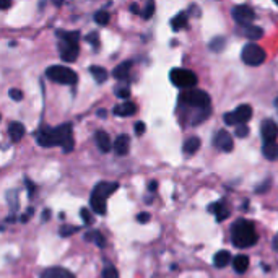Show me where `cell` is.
Returning <instances> with one entry per match:
<instances>
[{
	"label": "cell",
	"instance_id": "obj_1",
	"mask_svg": "<svg viewBox=\"0 0 278 278\" xmlns=\"http://www.w3.org/2000/svg\"><path fill=\"white\" fill-rule=\"evenodd\" d=\"M36 142L41 147H62L65 153H70L74 150V135H72V125L62 124L59 127H41L36 134Z\"/></svg>",
	"mask_w": 278,
	"mask_h": 278
},
{
	"label": "cell",
	"instance_id": "obj_2",
	"mask_svg": "<svg viewBox=\"0 0 278 278\" xmlns=\"http://www.w3.org/2000/svg\"><path fill=\"white\" fill-rule=\"evenodd\" d=\"M231 241L234 246L239 247V249H247V247L256 246L259 241L256 225L244 218L238 220L231 226Z\"/></svg>",
	"mask_w": 278,
	"mask_h": 278
},
{
	"label": "cell",
	"instance_id": "obj_3",
	"mask_svg": "<svg viewBox=\"0 0 278 278\" xmlns=\"http://www.w3.org/2000/svg\"><path fill=\"white\" fill-rule=\"evenodd\" d=\"M119 189V183H99L94 187L92 195H90V205L94 213L98 215H104L106 213V200L109 198L114 192Z\"/></svg>",
	"mask_w": 278,
	"mask_h": 278
},
{
	"label": "cell",
	"instance_id": "obj_4",
	"mask_svg": "<svg viewBox=\"0 0 278 278\" xmlns=\"http://www.w3.org/2000/svg\"><path fill=\"white\" fill-rule=\"evenodd\" d=\"M46 77L51 82L60 85H75L78 82V75L65 65H52L46 70Z\"/></svg>",
	"mask_w": 278,
	"mask_h": 278
},
{
	"label": "cell",
	"instance_id": "obj_5",
	"mask_svg": "<svg viewBox=\"0 0 278 278\" xmlns=\"http://www.w3.org/2000/svg\"><path fill=\"white\" fill-rule=\"evenodd\" d=\"M169 78H171V83L174 87L183 88V90H190L197 85V75L194 72L187 70V69H173L171 74H169Z\"/></svg>",
	"mask_w": 278,
	"mask_h": 278
},
{
	"label": "cell",
	"instance_id": "obj_6",
	"mask_svg": "<svg viewBox=\"0 0 278 278\" xmlns=\"http://www.w3.org/2000/svg\"><path fill=\"white\" fill-rule=\"evenodd\" d=\"M181 102L197 109H205V107H210V96L202 90H192L181 94Z\"/></svg>",
	"mask_w": 278,
	"mask_h": 278
},
{
	"label": "cell",
	"instance_id": "obj_7",
	"mask_svg": "<svg viewBox=\"0 0 278 278\" xmlns=\"http://www.w3.org/2000/svg\"><path fill=\"white\" fill-rule=\"evenodd\" d=\"M241 56H243V60L247 65H252V67H256V65H261L265 62V59H267V54L262 49L261 46L254 44H246L243 47V52H241Z\"/></svg>",
	"mask_w": 278,
	"mask_h": 278
},
{
	"label": "cell",
	"instance_id": "obj_8",
	"mask_svg": "<svg viewBox=\"0 0 278 278\" xmlns=\"http://www.w3.org/2000/svg\"><path fill=\"white\" fill-rule=\"evenodd\" d=\"M251 117H252V107L249 104H241L233 112H226L223 119H225L226 125H239V124H246Z\"/></svg>",
	"mask_w": 278,
	"mask_h": 278
},
{
	"label": "cell",
	"instance_id": "obj_9",
	"mask_svg": "<svg viewBox=\"0 0 278 278\" xmlns=\"http://www.w3.org/2000/svg\"><path fill=\"white\" fill-rule=\"evenodd\" d=\"M233 18L239 26H246V25H251L254 21L256 13H254V10L249 5H236V7L233 8Z\"/></svg>",
	"mask_w": 278,
	"mask_h": 278
},
{
	"label": "cell",
	"instance_id": "obj_10",
	"mask_svg": "<svg viewBox=\"0 0 278 278\" xmlns=\"http://www.w3.org/2000/svg\"><path fill=\"white\" fill-rule=\"evenodd\" d=\"M59 51H60V57H62L64 62H75L78 57V52H80V46H78V42L60 39Z\"/></svg>",
	"mask_w": 278,
	"mask_h": 278
},
{
	"label": "cell",
	"instance_id": "obj_11",
	"mask_svg": "<svg viewBox=\"0 0 278 278\" xmlns=\"http://www.w3.org/2000/svg\"><path fill=\"white\" fill-rule=\"evenodd\" d=\"M213 145L221 152H231L233 150V137L228 134V130H218L216 135L213 137Z\"/></svg>",
	"mask_w": 278,
	"mask_h": 278
},
{
	"label": "cell",
	"instance_id": "obj_12",
	"mask_svg": "<svg viewBox=\"0 0 278 278\" xmlns=\"http://www.w3.org/2000/svg\"><path fill=\"white\" fill-rule=\"evenodd\" d=\"M261 134L264 138V143L265 142H275L277 137H278V125L274 122V120H264L262 127H261Z\"/></svg>",
	"mask_w": 278,
	"mask_h": 278
},
{
	"label": "cell",
	"instance_id": "obj_13",
	"mask_svg": "<svg viewBox=\"0 0 278 278\" xmlns=\"http://www.w3.org/2000/svg\"><path fill=\"white\" fill-rule=\"evenodd\" d=\"M112 148H114V152H116V155L125 156L127 153H129V148H130V137L125 134L119 135L116 138V142L112 143Z\"/></svg>",
	"mask_w": 278,
	"mask_h": 278
},
{
	"label": "cell",
	"instance_id": "obj_14",
	"mask_svg": "<svg viewBox=\"0 0 278 278\" xmlns=\"http://www.w3.org/2000/svg\"><path fill=\"white\" fill-rule=\"evenodd\" d=\"M94 142H96V145H98V148L101 150L102 153L111 152V148H112L111 138H109V135H107L104 130L96 132V134H94Z\"/></svg>",
	"mask_w": 278,
	"mask_h": 278
},
{
	"label": "cell",
	"instance_id": "obj_15",
	"mask_svg": "<svg viewBox=\"0 0 278 278\" xmlns=\"http://www.w3.org/2000/svg\"><path fill=\"white\" fill-rule=\"evenodd\" d=\"M135 112H137V106L132 101L122 102V104H117L114 107V114L120 117H130V116H134Z\"/></svg>",
	"mask_w": 278,
	"mask_h": 278
},
{
	"label": "cell",
	"instance_id": "obj_16",
	"mask_svg": "<svg viewBox=\"0 0 278 278\" xmlns=\"http://www.w3.org/2000/svg\"><path fill=\"white\" fill-rule=\"evenodd\" d=\"M41 278H75L74 274L69 270H65L62 267H52L42 272Z\"/></svg>",
	"mask_w": 278,
	"mask_h": 278
},
{
	"label": "cell",
	"instance_id": "obj_17",
	"mask_svg": "<svg viewBox=\"0 0 278 278\" xmlns=\"http://www.w3.org/2000/svg\"><path fill=\"white\" fill-rule=\"evenodd\" d=\"M208 210L216 216V220H218V221H225L228 216H229V208L226 207L223 200L221 202H216L213 205H210Z\"/></svg>",
	"mask_w": 278,
	"mask_h": 278
},
{
	"label": "cell",
	"instance_id": "obj_18",
	"mask_svg": "<svg viewBox=\"0 0 278 278\" xmlns=\"http://www.w3.org/2000/svg\"><path fill=\"white\" fill-rule=\"evenodd\" d=\"M25 125L21 122H11L8 127V135L11 138V142H20L23 137H25Z\"/></svg>",
	"mask_w": 278,
	"mask_h": 278
},
{
	"label": "cell",
	"instance_id": "obj_19",
	"mask_svg": "<svg viewBox=\"0 0 278 278\" xmlns=\"http://www.w3.org/2000/svg\"><path fill=\"white\" fill-rule=\"evenodd\" d=\"M262 153L269 161L278 160V143L277 142H265L262 147Z\"/></svg>",
	"mask_w": 278,
	"mask_h": 278
},
{
	"label": "cell",
	"instance_id": "obj_20",
	"mask_svg": "<svg viewBox=\"0 0 278 278\" xmlns=\"http://www.w3.org/2000/svg\"><path fill=\"white\" fill-rule=\"evenodd\" d=\"M198 148H200V138L198 137H189L187 140L184 142V147H183V152L185 155H195L198 152Z\"/></svg>",
	"mask_w": 278,
	"mask_h": 278
},
{
	"label": "cell",
	"instance_id": "obj_21",
	"mask_svg": "<svg viewBox=\"0 0 278 278\" xmlns=\"http://www.w3.org/2000/svg\"><path fill=\"white\" fill-rule=\"evenodd\" d=\"M231 262V254L228 251H218L213 257V264L216 269H225L226 265Z\"/></svg>",
	"mask_w": 278,
	"mask_h": 278
},
{
	"label": "cell",
	"instance_id": "obj_22",
	"mask_svg": "<svg viewBox=\"0 0 278 278\" xmlns=\"http://www.w3.org/2000/svg\"><path fill=\"white\" fill-rule=\"evenodd\" d=\"M233 267L238 274H244L249 269V257L244 256V254H239V256L233 259Z\"/></svg>",
	"mask_w": 278,
	"mask_h": 278
},
{
	"label": "cell",
	"instance_id": "obj_23",
	"mask_svg": "<svg viewBox=\"0 0 278 278\" xmlns=\"http://www.w3.org/2000/svg\"><path fill=\"white\" fill-rule=\"evenodd\" d=\"M243 34L246 36V38L256 41V39H261L262 36H264V29L261 26H254L252 23H251V25L243 26Z\"/></svg>",
	"mask_w": 278,
	"mask_h": 278
},
{
	"label": "cell",
	"instance_id": "obj_24",
	"mask_svg": "<svg viewBox=\"0 0 278 278\" xmlns=\"http://www.w3.org/2000/svg\"><path fill=\"white\" fill-rule=\"evenodd\" d=\"M130 69H132V62H122L114 69L112 75H114V78H117V80H125V78L129 77Z\"/></svg>",
	"mask_w": 278,
	"mask_h": 278
},
{
	"label": "cell",
	"instance_id": "obj_25",
	"mask_svg": "<svg viewBox=\"0 0 278 278\" xmlns=\"http://www.w3.org/2000/svg\"><path fill=\"white\" fill-rule=\"evenodd\" d=\"M90 74L93 75V78L98 83H104L107 80V72L104 67H99V65H92L90 67Z\"/></svg>",
	"mask_w": 278,
	"mask_h": 278
},
{
	"label": "cell",
	"instance_id": "obj_26",
	"mask_svg": "<svg viewBox=\"0 0 278 278\" xmlns=\"http://www.w3.org/2000/svg\"><path fill=\"white\" fill-rule=\"evenodd\" d=\"M85 239L92 241V243H94L98 247H104V244H106L104 236H102L99 231H96V229H93V231H90V233L85 234Z\"/></svg>",
	"mask_w": 278,
	"mask_h": 278
},
{
	"label": "cell",
	"instance_id": "obj_27",
	"mask_svg": "<svg viewBox=\"0 0 278 278\" xmlns=\"http://www.w3.org/2000/svg\"><path fill=\"white\" fill-rule=\"evenodd\" d=\"M171 26H173L174 31H179V29H183L184 26H187V15L184 13V11L173 18V20H171Z\"/></svg>",
	"mask_w": 278,
	"mask_h": 278
},
{
	"label": "cell",
	"instance_id": "obj_28",
	"mask_svg": "<svg viewBox=\"0 0 278 278\" xmlns=\"http://www.w3.org/2000/svg\"><path fill=\"white\" fill-rule=\"evenodd\" d=\"M57 36L62 41H70V42L80 41V33L78 31H57Z\"/></svg>",
	"mask_w": 278,
	"mask_h": 278
},
{
	"label": "cell",
	"instance_id": "obj_29",
	"mask_svg": "<svg viewBox=\"0 0 278 278\" xmlns=\"http://www.w3.org/2000/svg\"><path fill=\"white\" fill-rule=\"evenodd\" d=\"M109 20H111V16L106 10H99L98 13H94V21L101 26H106L107 23H109Z\"/></svg>",
	"mask_w": 278,
	"mask_h": 278
},
{
	"label": "cell",
	"instance_id": "obj_30",
	"mask_svg": "<svg viewBox=\"0 0 278 278\" xmlns=\"http://www.w3.org/2000/svg\"><path fill=\"white\" fill-rule=\"evenodd\" d=\"M208 47L213 52H221L223 49H225V39L223 38H215V39H211V42L208 44Z\"/></svg>",
	"mask_w": 278,
	"mask_h": 278
},
{
	"label": "cell",
	"instance_id": "obj_31",
	"mask_svg": "<svg viewBox=\"0 0 278 278\" xmlns=\"http://www.w3.org/2000/svg\"><path fill=\"white\" fill-rule=\"evenodd\" d=\"M102 278H119V274L111 264H107L106 267L102 269Z\"/></svg>",
	"mask_w": 278,
	"mask_h": 278
},
{
	"label": "cell",
	"instance_id": "obj_32",
	"mask_svg": "<svg viewBox=\"0 0 278 278\" xmlns=\"http://www.w3.org/2000/svg\"><path fill=\"white\" fill-rule=\"evenodd\" d=\"M153 13H155V2L153 0H148V3H147V7H145V10H143V18L145 20H150V18L153 16Z\"/></svg>",
	"mask_w": 278,
	"mask_h": 278
},
{
	"label": "cell",
	"instance_id": "obj_33",
	"mask_svg": "<svg viewBox=\"0 0 278 278\" xmlns=\"http://www.w3.org/2000/svg\"><path fill=\"white\" fill-rule=\"evenodd\" d=\"M77 231H78L77 226H62V228H60L59 234L62 238H69V236H72V234H75Z\"/></svg>",
	"mask_w": 278,
	"mask_h": 278
},
{
	"label": "cell",
	"instance_id": "obj_34",
	"mask_svg": "<svg viewBox=\"0 0 278 278\" xmlns=\"http://www.w3.org/2000/svg\"><path fill=\"white\" fill-rule=\"evenodd\" d=\"M234 134H236V137H239V138H246L247 135H249V127H247L246 124H239L236 127V132H234Z\"/></svg>",
	"mask_w": 278,
	"mask_h": 278
},
{
	"label": "cell",
	"instance_id": "obj_35",
	"mask_svg": "<svg viewBox=\"0 0 278 278\" xmlns=\"http://www.w3.org/2000/svg\"><path fill=\"white\" fill-rule=\"evenodd\" d=\"M8 94H10V98L13 99V101H21L23 99L21 90H18V88H11L10 92H8Z\"/></svg>",
	"mask_w": 278,
	"mask_h": 278
},
{
	"label": "cell",
	"instance_id": "obj_36",
	"mask_svg": "<svg viewBox=\"0 0 278 278\" xmlns=\"http://www.w3.org/2000/svg\"><path fill=\"white\" fill-rule=\"evenodd\" d=\"M80 213H82V220H83L85 225H93V218H92V215H90V211L87 208H82Z\"/></svg>",
	"mask_w": 278,
	"mask_h": 278
},
{
	"label": "cell",
	"instance_id": "obj_37",
	"mask_svg": "<svg viewBox=\"0 0 278 278\" xmlns=\"http://www.w3.org/2000/svg\"><path fill=\"white\" fill-rule=\"evenodd\" d=\"M116 96H117V98L127 99L130 96V90L129 88H116Z\"/></svg>",
	"mask_w": 278,
	"mask_h": 278
},
{
	"label": "cell",
	"instance_id": "obj_38",
	"mask_svg": "<svg viewBox=\"0 0 278 278\" xmlns=\"http://www.w3.org/2000/svg\"><path fill=\"white\" fill-rule=\"evenodd\" d=\"M98 33H90L88 36H87V41L90 42V44H93L94 47H98V44H99V41H98Z\"/></svg>",
	"mask_w": 278,
	"mask_h": 278
},
{
	"label": "cell",
	"instance_id": "obj_39",
	"mask_svg": "<svg viewBox=\"0 0 278 278\" xmlns=\"http://www.w3.org/2000/svg\"><path fill=\"white\" fill-rule=\"evenodd\" d=\"M150 218H152V215H150L148 211H142V213L137 215V221L138 223H148Z\"/></svg>",
	"mask_w": 278,
	"mask_h": 278
},
{
	"label": "cell",
	"instance_id": "obj_40",
	"mask_svg": "<svg viewBox=\"0 0 278 278\" xmlns=\"http://www.w3.org/2000/svg\"><path fill=\"white\" fill-rule=\"evenodd\" d=\"M270 183H272L270 179H269V181L265 179V181H264V184H261V185H259L257 189H256V192H257V194H264L265 190H269V187H270Z\"/></svg>",
	"mask_w": 278,
	"mask_h": 278
},
{
	"label": "cell",
	"instance_id": "obj_41",
	"mask_svg": "<svg viewBox=\"0 0 278 278\" xmlns=\"http://www.w3.org/2000/svg\"><path fill=\"white\" fill-rule=\"evenodd\" d=\"M145 129H147V127H145L143 122H137L135 124V134L137 135H143L145 134Z\"/></svg>",
	"mask_w": 278,
	"mask_h": 278
},
{
	"label": "cell",
	"instance_id": "obj_42",
	"mask_svg": "<svg viewBox=\"0 0 278 278\" xmlns=\"http://www.w3.org/2000/svg\"><path fill=\"white\" fill-rule=\"evenodd\" d=\"M13 3V0H0V10H8Z\"/></svg>",
	"mask_w": 278,
	"mask_h": 278
},
{
	"label": "cell",
	"instance_id": "obj_43",
	"mask_svg": "<svg viewBox=\"0 0 278 278\" xmlns=\"http://www.w3.org/2000/svg\"><path fill=\"white\" fill-rule=\"evenodd\" d=\"M25 183H26V185H28V192H29V195H33V194H34L36 185H34V184L31 183V181H29V179H26Z\"/></svg>",
	"mask_w": 278,
	"mask_h": 278
},
{
	"label": "cell",
	"instance_id": "obj_44",
	"mask_svg": "<svg viewBox=\"0 0 278 278\" xmlns=\"http://www.w3.org/2000/svg\"><path fill=\"white\" fill-rule=\"evenodd\" d=\"M156 187H158V183H156V181H152V183L148 184V190H150V192H155Z\"/></svg>",
	"mask_w": 278,
	"mask_h": 278
},
{
	"label": "cell",
	"instance_id": "obj_45",
	"mask_svg": "<svg viewBox=\"0 0 278 278\" xmlns=\"http://www.w3.org/2000/svg\"><path fill=\"white\" fill-rule=\"evenodd\" d=\"M130 11H132V13L137 15V13H140V8H138L137 3H132V5H130Z\"/></svg>",
	"mask_w": 278,
	"mask_h": 278
},
{
	"label": "cell",
	"instance_id": "obj_46",
	"mask_svg": "<svg viewBox=\"0 0 278 278\" xmlns=\"http://www.w3.org/2000/svg\"><path fill=\"white\" fill-rule=\"evenodd\" d=\"M272 247H274V251H278V234L274 238V241H272Z\"/></svg>",
	"mask_w": 278,
	"mask_h": 278
},
{
	"label": "cell",
	"instance_id": "obj_47",
	"mask_svg": "<svg viewBox=\"0 0 278 278\" xmlns=\"http://www.w3.org/2000/svg\"><path fill=\"white\" fill-rule=\"evenodd\" d=\"M98 116H99L101 119H104V117L107 116V111H106V109H99V111H98Z\"/></svg>",
	"mask_w": 278,
	"mask_h": 278
},
{
	"label": "cell",
	"instance_id": "obj_48",
	"mask_svg": "<svg viewBox=\"0 0 278 278\" xmlns=\"http://www.w3.org/2000/svg\"><path fill=\"white\" fill-rule=\"evenodd\" d=\"M42 220H44V221L49 220V210H44V216H42Z\"/></svg>",
	"mask_w": 278,
	"mask_h": 278
},
{
	"label": "cell",
	"instance_id": "obj_49",
	"mask_svg": "<svg viewBox=\"0 0 278 278\" xmlns=\"http://www.w3.org/2000/svg\"><path fill=\"white\" fill-rule=\"evenodd\" d=\"M275 3H277V5H278V0H275Z\"/></svg>",
	"mask_w": 278,
	"mask_h": 278
}]
</instances>
